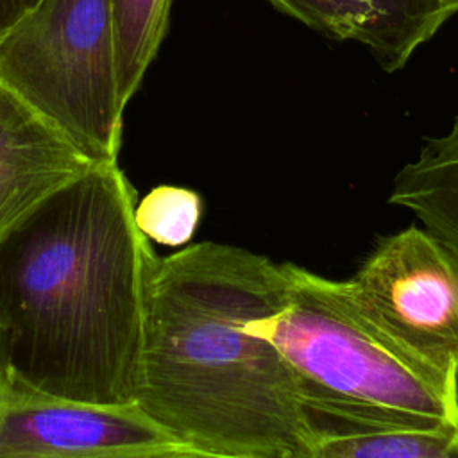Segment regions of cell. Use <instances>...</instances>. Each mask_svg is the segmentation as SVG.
Returning <instances> with one entry per match:
<instances>
[{
	"instance_id": "52a82bcc",
	"label": "cell",
	"mask_w": 458,
	"mask_h": 458,
	"mask_svg": "<svg viewBox=\"0 0 458 458\" xmlns=\"http://www.w3.org/2000/svg\"><path fill=\"white\" fill-rule=\"evenodd\" d=\"M95 165L68 136L0 84V240Z\"/></svg>"
},
{
	"instance_id": "4fadbf2b",
	"label": "cell",
	"mask_w": 458,
	"mask_h": 458,
	"mask_svg": "<svg viewBox=\"0 0 458 458\" xmlns=\"http://www.w3.org/2000/svg\"><path fill=\"white\" fill-rule=\"evenodd\" d=\"M39 0H0V36L5 34Z\"/></svg>"
},
{
	"instance_id": "8992f818",
	"label": "cell",
	"mask_w": 458,
	"mask_h": 458,
	"mask_svg": "<svg viewBox=\"0 0 458 458\" xmlns=\"http://www.w3.org/2000/svg\"><path fill=\"white\" fill-rule=\"evenodd\" d=\"M188 451L136 403L97 404L0 374V458H140Z\"/></svg>"
},
{
	"instance_id": "3957f363",
	"label": "cell",
	"mask_w": 458,
	"mask_h": 458,
	"mask_svg": "<svg viewBox=\"0 0 458 458\" xmlns=\"http://www.w3.org/2000/svg\"><path fill=\"white\" fill-rule=\"evenodd\" d=\"M284 299L259 324L322 433L458 428V385L399 349L356 306L345 281L281 263Z\"/></svg>"
},
{
	"instance_id": "7c38bea8",
	"label": "cell",
	"mask_w": 458,
	"mask_h": 458,
	"mask_svg": "<svg viewBox=\"0 0 458 458\" xmlns=\"http://www.w3.org/2000/svg\"><path fill=\"white\" fill-rule=\"evenodd\" d=\"M202 209L204 204L197 191L161 184L136 202L134 222L147 240L166 247H182L197 233Z\"/></svg>"
},
{
	"instance_id": "6da1fadb",
	"label": "cell",
	"mask_w": 458,
	"mask_h": 458,
	"mask_svg": "<svg viewBox=\"0 0 458 458\" xmlns=\"http://www.w3.org/2000/svg\"><path fill=\"white\" fill-rule=\"evenodd\" d=\"M136 202L118 163H100L0 240V344L14 377L59 397L134 403L159 258Z\"/></svg>"
},
{
	"instance_id": "5bb4252c",
	"label": "cell",
	"mask_w": 458,
	"mask_h": 458,
	"mask_svg": "<svg viewBox=\"0 0 458 458\" xmlns=\"http://www.w3.org/2000/svg\"><path fill=\"white\" fill-rule=\"evenodd\" d=\"M140 458H222V456H213L199 451H179V453H170V454H157V456H140Z\"/></svg>"
},
{
	"instance_id": "8fae6325",
	"label": "cell",
	"mask_w": 458,
	"mask_h": 458,
	"mask_svg": "<svg viewBox=\"0 0 458 458\" xmlns=\"http://www.w3.org/2000/svg\"><path fill=\"white\" fill-rule=\"evenodd\" d=\"M109 2L114 27L118 97L125 107L166 36L172 0Z\"/></svg>"
},
{
	"instance_id": "277c9868",
	"label": "cell",
	"mask_w": 458,
	"mask_h": 458,
	"mask_svg": "<svg viewBox=\"0 0 458 458\" xmlns=\"http://www.w3.org/2000/svg\"><path fill=\"white\" fill-rule=\"evenodd\" d=\"M0 84L93 163H116L123 106L109 0H39L0 36Z\"/></svg>"
},
{
	"instance_id": "ba28073f",
	"label": "cell",
	"mask_w": 458,
	"mask_h": 458,
	"mask_svg": "<svg viewBox=\"0 0 458 458\" xmlns=\"http://www.w3.org/2000/svg\"><path fill=\"white\" fill-rule=\"evenodd\" d=\"M336 41L369 50L386 73L401 72L454 14L458 0H265Z\"/></svg>"
},
{
	"instance_id": "5b68a950",
	"label": "cell",
	"mask_w": 458,
	"mask_h": 458,
	"mask_svg": "<svg viewBox=\"0 0 458 458\" xmlns=\"http://www.w3.org/2000/svg\"><path fill=\"white\" fill-rule=\"evenodd\" d=\"M345 286L399 349L458 385V256L419 225L381 238Z\"/></svg>"
},
{
	"instance_id": "9c48e42d",
	"label": "cell",
	"mask_w": 458,
	"mask_h": 458,
	"mask_svg": "<svg viewBox=\"0 0 458 458\" xmlns=\"http://www.w3.org/2000/svg\"><path fill=\"white\" fill-rule=\"evenodd\" d=\"M388 202L408 209L458 256V113L445 134L426 140L395 174Z\"/></svg>"
},
{
	"instance_id": "30bf717a",
	"label": "cell",
	"mask_w": 458,
	"mask_h": 458,
	"mask_svg": "<svg viewBox=\"0 0 458 458\" xmlns=\"http://www.w3.org/2000/svg\"><path fill=\"white\" fill-rule=\"evenodd\" d=\"M290 458H458V428L318 433Z\"/></svg>"
},
{
	"instance_id": "7a4b0ae2",
	"label": "cell",
	"mask_w": 458,
	"mask_h": 458,
	"mask_svg": "<svg viewBox=\"0 0 458 458\" xmlns=\"http://www.w3.org/2000/svg\"><path fill=\"white\" fill-rule=\"evenodd\" d=\"M284 299L281 263L199 242L157 258L136 406L191 451L290 458L322 428L259 324Z\"/></svg>"
}]
</instances>
